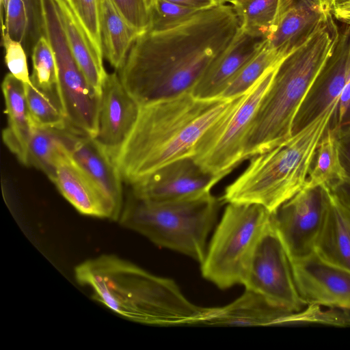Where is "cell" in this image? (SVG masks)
<instances>
[{"mask_svg": "<svg viewBox=\"0 0 350 350\" xmlns=\"http://www.w3.org/2000/svg\"><path fill=\"white\" fill-rule=\"evenodd\" d=\"M240 29L233 6L220 3L175 26L147 30L137 36L118 70L120 80L140 106L191 93Z\"/></svg>", "mask_w": 350, "mask_h": 350, "instance_id": "obj_1", "label": "cell"}, {"mask_svg": "<svg viewBox=\"0 0 350 350\" xmlns=\"http://www.w3.org/2000/svg\"><path fill=\"white\" fill-rule=\"evenodd\" d=\"M76 281L92 297L129 321L154 326L207 324L216 308L198 306L176 282L113 254L88 259L75 268Z\"/></svg>", "mask_w": 350, "mask_h": 350, "instance_id": "obj_2", "label": "cell"}, {"mask_svg": "<svg viewBox=\"0 0 350 350\" xmlns=\"http://www.w3.org/2000/svg\"><path fill=\"white\" fill-rule=\"evenodd\" d=\"M234 98L198 99L187 92L140 106L135 124L114 159L123 181L131 185L171 162L192 157L200 138Z\"/></svg>", "mask_w": 350, "mask_h": 350, "instance_id": "obj_3", "label": "cell"}, {"mask_svg": "<svg viewBox=\"0 0 350 350\" xmlns=\"http://www.w3.org/2000/svg\"><path fill=\"white\" fill-rule=\"evenodd\" d=\"M338 29L332 14L328 16L280 62L247 133L244 160L270 150L292 136L295 117L334 49Z\"/></svg>", "mask_w": 350, "mask_h": 350, "instance_id": "obj_4", "label": "cell"}, {"mask_svg": "<svg viewBox=\"0 0 350 350\" xmlns=\"http://www.w3.org/2000/svg\"><path fill=\"white\" fill-rule=\"evenodd\" d=\"M338 104L282 144L251 157L243 172L226 187L222 201L257 204L273 213L301 190Z\"/></svg>", "mask_w": 350, "mask_h": 350, "instance_id": "obj_5", "label": "cell"}, {"mask_svg": "<svg viewBox=\"0 0 350 350\" xmlns=\"http://www.w3.org/2000/svg\"><path fill=\"white\" fill-rule=\"evenodd\" d=\"M222 202L211 193L191 200L151 201L131 193L118 221L158 247L181 253L202 264L208 248L207 239Z\"/></svg>", "mask_w": 350, "mask_h": 350, "instance_id": "obj_6", "label": "cell"}, {"mask_svg": "<svg viewBox=\"0 0 350 350\" xmlns=\"http://www.w3.org/2000/svg\"><path fill=\"white\" fill-rule=\"evenodd\" d=\"M272 220L260 204L228 203L201 264L203 277L221 289L243 284L256 247Z\"/></svg>", "mask_w": 350, "mask_h": 350, "instance_id": "obj_7", "label": "cell"}, {"mask_svg": "<svg viewBox=\"0 0 350 350\" xmlns=\"http://www.w3.org/2000/svg\"><path fill=\"white\" fill-rule=\"evenodd\" d=\"M279 64L265 72L247 92L235 97L226 112L200 138L192 158L204 171L221 180L244 161L247 133Z\"/></svg>", "mask_w": 350, "mask_h": 350, "instance_id": "obj_8", "label": "cell"}, {"mask_svg": "<svg viewBox=\"0 0 350 350\" xmlns=\"http://www.w3.org/2000/svg\"><path fill=\"white\" fill-rule=\"evenodd\" d=\"M44 36L55 55L56 95L68 124L91 137L98 133L101 95L92 88L79 67L63 30L55 0H42Z\"/></svg>", "mask_w": 350, "mask_h": 350, "instance_id": "obj_9", "label": "cell"}, {"mask_svg": "<svg viewBox=\"0 0 350 350\" xmlns=\"http://www.w3.org/2000/svg\"><path fill=\"white\" fill-rule=\"evenodd\" d=\"M243 285L288 312L306 306L297 290L289 256L273 219L256 247Z\"/></svg>", "mask_w": 350, "mask_h": 350, "instance_id": "obj_10", "label": "cell"}, {"mask_svg": "<svg viewBox=\"0 0 350 350\" xmlns=\"http://www.w3.org/2000/svg\"><path fill=\"white\" fill-rule=\"evenodd\" d=\"M329 200L326 185L304 187L273 213V225L291 261L314 252Z\"/></svg>", "mask_w": 350, "mask_h": 350, "instance_id": "obj_11", "label": "cell"}, {"mask_svg": "<svg viewBox=\"0 0 350 350\" xmlns=\"http://www.w3.org/2000/svg\"><path fill=\"white\" fill-rule=\"evenodd\" d=\"M221 180L185 157L171 162L141 178L131 186L135 197L151 201H176L211 194Z\"/></svg>", "mask_w": 350, "mask_h": 350, "instance_id": "obj_12", "label": "cell"}, {"mask_svg": "<svg viewBox=\"0 0 350 350\" xmlns=\"http://www.w3.org/2000/svg\"><path fill=\"white\" fill-rule=\"evenodd\" d=\"M350 76V25L338 29L334 49L308 91L295 117L292 135L338 102Z\"/></svg>", "mask_w": 350, "mask_h": 350, "instance_id": "obj_13", "label": "cell"}, {"mask_svg": "<svg viewBox=\"0 0 350 350\" xmlns=\"http://www.w3.org/2000/svg\"><path fill=\"white\" fill-rule=\"evenodd\" d=\"M291 263L297 290L306 305L350 310V271L326 262L315 252Z\"/></svg>", "mask_w": 350, "mask_h": 350, "instance_id": "obj_14", "label": "cell"}, {"mask_svg": "<svg viewBox=\"0 0 350 350\" xmlns=\"http://www.w3.org/2000/svg\"><path fill=\"white\" fill-rule=\"evenodd\" d=\"M139 109L119 75L107 73L102 88L98 133L94 139L113 161L131 134Z\"/></svg>", "mask_w": 350, "mask_h": 350, "instance_id": "obj_15", "label": "cell"}, {"mask_svg": "<svg viewBox=\"0 0 350 350\" xmlns=\"http://www.w3.org/2000/svg\"><path fill=\"white\" fill-rule=\"evenodd\" d=\"M69 154L103 196L110 220L118 221L124 205L123 180L113 159L93 137L84 135H78Z\"/></svg>", "mask_w": 350, "mask_h": 350, "instance_id": "obj_16", "label": "cell"}, {"mask_svg": "<svg viewBox=\"0 0 350 350\" xmlns=\"http://www.w3.org/2000/svg\"><path fill=\"white\" fill-rule=\"evenodd\" d=\"M266 42L265 36L241 29L231 46L208 68L191 94L198 99L221 98L239 71Z\"/></svg>", "mask_w": 350, "mask_h": 350, "instance_id": "obj_17", "label": "cell"}, {"mask_svg": "<svg viewBox=\"0 0 350 350\" xmlns=\"http://www.w3.org/2000/svg\"><path fill=\"white\" fill-rule=\"evenodd\" d=\"M49 179L81 214L110 219L109 207L103 196L74 163L68 150L57 158Z\"/></svg>", "mask_w": 350, "mask_h": 350, "instance_id": "obj_18", "label": "cell"}, {"mask_svg": "<svg viewBox=\"0 0 350 350\" xmlns=\"http://www.w3.org/2000/svg\"><path fill=\"white\" fill-rule=\"evenodd\" d=\"M328 16L305 1L295 0L267 37V44L286 57L304 44Z\"/></svg>", "mask_w": 350, "mask_h": 350, "instance_id": "obj_19", "label": "cell"}, {"mask_svg": "<svg viewBox=\"0 0 350 350\" xmlns=\"http://www.w3.org/2000/svg\"><path fill=\"white\" fill-rule=\"evenodd\" d=\"M70 49L87 81L101 95L107 72L103 56L94 47L84 27L66 0H55Z\"/></svg>", "mask_w": 350, "mask_h": 350, "instance_id": "obj_20", "label": "cell"}, {"mask_svg": "<svg viewBox=\"0 0 350 350\" xmlns=\"http://www.w3.org/2000/svg\"><path fill=\"white\" fill-rule=\"evenodd\" d=\"M329 189L328 207L314 252L326 262L350 271V207Z\"/></svg>", "mask_w": 350, "mask_h": 350, "instance_id": "obj_21", "label": "cell"}, {"mask_svg": "<svg viewBox=\"0 0 350 350\" xmlns=\"http://www.w3.org/2000/svg\"><path fill=\"white\" fill-rule=\"evenodd\" d=\"M8 125L2 133L3 141L9 150L25 165L28 144L33 126L30 120L25 85L10 73L1 84Z\"/></svg>", "mask_w": 350, "mask_h": 350, "instance_id": "obj_22", "label": "cell"}, {"mask_svg": "<svg viewBox=\"0 0 350 350\" xmlns=\"http://www.w3.org/2000/svg\"><path fill=\"white\" fill-rule=\"evenodd\" d=\"M100 31L103 57L118 71L139 33L111 0H100Z\"/></svg>", "mask_w": 350, "mask_h": 350, "instance_id": "obj_23", "label": "cell"}, {"mask_svg": "<svg viewBox=\"0 0 350 350\" xmlns=\"http://www.w3.org/2000/svg\"><path fill=\"white\" fill-rule=\"evenodd\" d=\"M291 312L275 308L262 296L246 290L238 299L223 307L216 308L208 325H280L281 319Z\"/></svg>", "mask_w": 350, "mask_h": 350, "instance_id": "obj_24", "label": "cell"}, {"mask_svg": "<svg viewBox=\"0 0 350 350\" xmlns=\"http://www.w3.org/2000/svg\"><path fill=\"white\" fill-rule=\"evenodd\" d=\"M2 32L21 43L27 55L44 36L42 0H8L1 23Z\"/></svg>", "mask_w": 350, "mask_h": 350, "instance_id": "obj_25", "label": "cell"}, {"mask_svg": "<svg viewBox=\"0 0 350 350\" xmlns=\"http://www.w3.org/2000/svg\"><path fill=\"white\" fill-rule=\"evenodd\" d=\"M79 135L71 127L44 128L33 126L25 165L42 171L50 178L59 155L70 150Z\"/></svg>", "mask_w": 350, "mask_h": 350, "instance_id": "obj_26", "label": "cell"}, {"mask_svg": "<svg viewBox=\"0 0 350 350\" xmlns=\"http://www.w3.org/2000/svg\"><path fill=\"white\" fill-rule=\"evenodd\" d=\"M295 0H235L233 6L241 22V29L266 38L281 15Z\"/></svg>", "mask_w": 350, "mask_h": 350, "instance_id": "obj_27", "label": "cell"}, {"mask_svg": "<svg viewBox=\"0 0 350 350\" xmlns=\"http://www.w3.org/2000/svg\"><path fill=\"white\" fill-rule=\"evenodd\" d=\"M343 178L334 133L329 126L317 149L304 187L331 186Z\"/></svg>", "mask_w": 350, "mask_h": 350, "instance_id": "obj_28", "label": "cell"}, {"mask_svg": "<svg viewBox=\"0 0 350 350\" xmlns=\"http://www.w3.org/2000/svg\"><path fill=\"white\" fill-rule=\"evenodd\" d=\"M284 57L269 46L267 41L260 51L239 71L221 98L230 99L245 94L265 72L278 65Z\"/></svg>", "mask_w": 350, "mask_h": 350, "instance_id": "obj_29", "label": "cell"}, {"mask_svg": "<svg viewBox=\"0 0 350 350\" xmlns=\"http://www.w3.org/2000/svg\"><path fill=\"white\" fill-rule=\"evenodd\" d=\"M25 90L32 126L60 129L70 126L57 97L29 85H25Z\"/></svg>", "mask_w": 350, "mask_h": 350, "instance_id": "obj_30", "label": "cell"}, {"mask_svg": "<svg viewBox=\"0 0 350 350\" xmlns=\"http://www.w3.org/2000/svg\"><path fill=\"white\" fill-rule=\"evenodd\" d=\"M31 57L33 83L40 90L57 97V64L53 49L45 36L40 38L33 48Z\"/></svg>", "mask_w": 350, "mask_h": 350, "instance_id": "obj_31", "label": "cell"}, {"mask_svg": "<svg viewBox=\"0 0 350 350\" xmlns=\"http://www.w3.org/2000/svg\"><path fill=\"white\" fill-rule=\"evenodd\" d=\"M299 311L284 317L281 324H324L340 327L350 326V314L345 309L327 307L319 304H306Z\"/></svg>", "mask_w": 350, "mask_h": 350, "instance_id": "obj_32", "label": "cell"}, {"mask_svg": "<svg viewBox=\"0 0 350 350\" xmlns=\"http://www.w3.org/2000/svg\"><path fill=\"white\" fill-rule=\"evenodd\" d=\"M199 10L165 0H150V23L148 30L159 31L175 26Z\"/></svg>", "mask_w": 350, "mask_h": 350, "instance_id": "obj_33", "label": "cell"}, {"mask_svg": "<svg viewBox=\"0 0 350 350\" xmlns=\"http://www.w3.org/2000/svg\"><path fill=\"white\" fill-rule=\"evenodd\" d=\"M66 1L84 27L96 49L103 55L100 31V0Z\"/></svg>", "mask_w": 350, "mask_h": 350, "instance_id": "obj_34", "label": "cell"}, {"mask_svg": "<svg viewBox=\"0 0 350 350\" xmlns=\"http://www.w3.org/2000/svg\"><path fill=\"white\" fill-rule=\"evenodd\" d=\"M2 44L5 51V62L10 73L25 85L36 88L29 75L27 54L21 43L2 32Z\"/></svg>", "mask_w": 350, "mask_h": 350, "instance_id": "obj_35", "label": "cell"}, {"mask_svg": "<svg viewBox=\"0 0 350 350\" xmlns=\"http://www.w3.org/2000/svg\"><path fill=\"white\" fill-rule=\"evenodd\" d=\"M125 20L141 34L150 23V0H111Z\"/></svg>", "mask_w": 350, "mask_h": 350, "instance_id": "obj_36", "label": "cell"}, {"mask_svg": "<svg viewBox=\"0 0 350 350\" xmlns=\"http://www.w3.org/2000/svg\"><path fill=\"white\" fill-rule=\"evenodd\" d=\"M332 129L334 133L344 178L350 179V122Z\"/></svg>", "mask_w": 350, "mask_h": 350, "instance_id": "obj_37", "label": "cell"}, {"mask_svg": "<svg viewBox=\"0 0 350 350\" xmlns=\"http://www.w3.org/2000/svg\"><path fill=\"white\" fill-rule=\"evenodd\" d=\"M336 196L350 207V179L344 178L331 186H327Z\"/></svg>", "mask_w": 350, "mask_h": 350, "instance_id": "obj_38", "label": "cell"}, {"mask_svg": "<svg viewBox=\"0 0 350 350\" xmlns=\"http://www.w3.org/2000/svg\"><path fill=\"white\" fill-rule=\"evenodd\" d=\"M332 15L338 21L350 25V0H336Z\"/></svg>", "mask_w": 350, "mask_h": 350, "instance_id": "obj_39", "label": "cell"}, {"mask_svg": "<svg viewBox=\"0 0 350 350\" xmlns=\"http://www.w3.org/2000/svg\"><path fill=\"white\" fill-rule=\"evenodd\" d=\"M178 5L196 9L204 10L222 3L220 0H165Z\"/></svg>", "mask_w": 350, "mask_h": 350, "instance_id": "obj_40", "label": "cell"}, {"mask_svg": "<svg viewBox=\"0 0 350 350\" xmlns=\"http://www.w3.org/2000/svg\"><path fill=\"white\" fill-rule=\"evenodd\" d=\"M319 8L326 15L332 14L336 0H303Z\"/></svg>", "mask_w": 350, "mask_h": 350, "instance_id": "obj_41", "label": "cell"}, {"mask_svg": "<svg viewBox=\"0 0 350 350\" xmlns=\"http://www.w3.org/2000/svg\"><path fill=\"white\" fill-rule=\"evenodd\" d=\"M8 0H0V5H1V23L3 22L4 16L3 13H5V10L7 6Z\"/></svg>", "mask_w": 350, "mask_h": 350, "instance_id": "obj_42", "label": "cell"}, {"mask_svg": "<svg viewBox=\"0 0 350 350\" xmlns=\"http://www.w3.org/2000/svg\"><path fill=\"white\" fill-rule=\"evenodd\" d=\"M222 3H231L232 2H233L235 0H220Z\"/></svg>", "mask_w": 350, "mask_h": 350, "instance_id": "obj_43", "label": "cell"}]
</instances>
